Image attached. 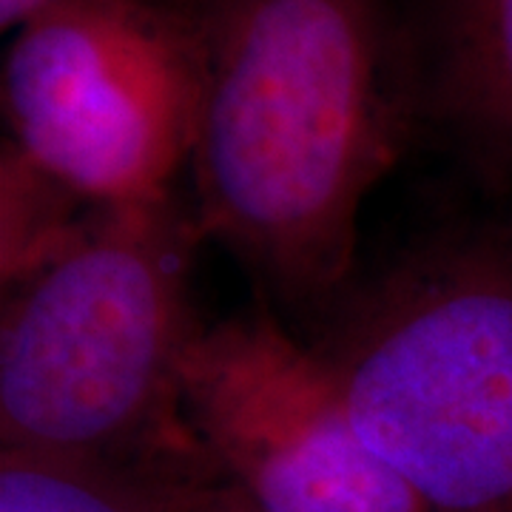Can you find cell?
I'll return each instance as SVG.
<instances>
[{
	"mask_svg": "<svg viewBox=\"0 0 512 512\" xmlns=\"http://www.w3.org/2000/svg\"><path fill=\"white\" fill-rule=\"evenodd\" d=\"M191 154L202 237L322 322L353 285L359 214L413 111L379 0H205Z\"/></svg>",
	"mask_w": 512,
	"mask_h": 512,
	"instance_id": "6da1fadb",
	"label": "cell"
},
{
	"mask_svg": "<svg viewBox=\"0 0 512 512\" xmlns=\"http://www.w3.org/2000/svg\"><path fill=\"white\" fill-rule=\"evenodd\" d=\"M202 86L197 15L160 0H66L15 29L9 143L94 208L165 200L194 154Z\"/></svg>",
	"mask_w": 512,
	"mask_h": 512,
	"instance_id": "277c9868",
	"label": "cell"
},
{
	"mask_svg": "<svg viewBox=\"0 0 512 512\" xmlns=\"http://www.w3.org/2000/svg\"><path fill=\"white\" fill-rule=\"evenodd\" d=\"M220 481L214 461L114 464L0 450V512H197Z\"/></svg>",
	"mask_w": 512,
	"mask_h": 512,
	"instance_id": "52a82bcc",
	"label": "cell"
},
{
	"mask_svg": "<svg viewBox=\"0 0 512 512\" xmlns=\"http://www.w3.org/2000/svg\"><path fill=\"white\" fill-rule=\"evenodd\" d=\"M66 3V0H0V26L3 29H20L26 20L40 15L43 9Z\"/></svg>",
	"mask_w": 512,
	"mask_h": 512,
	"instance_id": "9c48e42d",
	"label": "cell"
},
{
	"mask_svg": "<svg viewBox=\"0 0 512 512\" xmlns=\"http://www.w3.org/2000/svg\"><path fill=\"white\" fill-rule=\"evenodd\" d=\"M197 512H259L245 498V495L239 493L237 487H231L228 481H220L211 493H208V498L200 504V510Z\"/></svg>",
	"mask_w": 512,
	"mask_h": 512,
	"instance_id": "30bf717a",
	"label": "cell"
},
{
	"mask_svg": "<svg viewBox=\"0 0 512 512\" xmlns=\"http://www.w3.org/2000/svg\"><path fill=\"white\" fill-rule=\"evenodd\" d=\"M197 217L174 197L97 205L43 268L6 288L0 444L114 464L211 461L185 419Z\"/></svg>",
	"mask_w": 512,
	"mask_h": 512,
	"instance_id": "7a4b0ae2",
	"label": "cell"
},
{
	"mask_svg": "<svg viewBox=\"0 0 512 512\" xmlns=\"http://www.w3.org/2000/svg\"><path fill=\"white\" fill-rule=\"evenodd\" d=\"M367 447L430 512H512V202L353 279L311 345Z\"/></svg>",
	"mask_w": 512,
	"mask_h": 512,
	"instance_id": "3957f363",
	"label": "cell"
},
{
	"mask_svg": "<svg viewBox=\"0 0 512 512\" xmlns=\"http://www.w3.org/2000/svg\"><path fill=\"white\" fill-rule=\"evenodd\" d=\"M183 407L222 478L259 512H430L367 447L319 353L268 305L202 328Z\"/></svg>",
	"mask_w": 512,
	"mask_h": 512,
	"instance_id": "5b68a950",
	"label": "cell"
},
{
	"mask_svg": "<svg viewBox=\"0 0 512 512\" xmlns=\"http://www.w3.org/2000/svg\"><path fill=\"white\" fill-rule=\"evenodd\" d=\"M416 106L487 200L512 202V0H427Z\"/></svg>",
	"mask_w": 512,
	"mask_h": 512,
	"instance_id": "8992f818",
	"label": "cell"
},
{
	"mask_svg": "<svg viewBox=\"0 0 512 512\" xmlns=\"http://www.w3.org/2000/svg\"><path fill=\"white\" fill-rule=\"evenodd\" d=\"M83 202L69 185L46 174L6 140L0 160L3 291L35 274L80 234L92 214H77Z\"/></svg>",
	"mask_w": 512,
	"mask_h": 512,
	"instance_id": "ba28073f",
	"label": "cell"
}]
</instances>
